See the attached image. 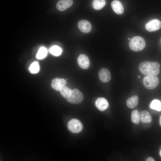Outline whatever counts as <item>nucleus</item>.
<instances>
[{"label": "nucleus", "instance_id": "nucleus-1", "mask_svg": "<svg viewBox=\"0 0 161 161\" xmlns=\"http://www.w3.org/2000/svg\"><path fill=\"white\" fill-rule=\"evenodd\" d=\"M160 64L157 62L145 61L140 63L139 66L140 72L146 76H156L160 72Z\"/></svg>", "mask_w": 161, "mask_h": 161}, {"label": "nucleus", "instance_id": "nucleus-2", "mask_svg": "<svg viewBox=\"0 0 161 161\" xmlns=\"http://www.w3.org/2000/svg\"><path fill=\"white\" fill-rule=\"evenodd\" d=\"M146 43L144 39L140 36L132 38L129 43L130 48L135 52H138L143 49L145 47Z\"/></svg>", "mask_w": 161, "mask_h": 161}, {"label": "nucleus", "instance_id": "nucleus-3", "mask_svg": "<svg viewBox=\"0 0 161 161\" xmlns=\"http://www.w3.org/2000/svg\"><path fill=\"white\" fill-rule=\"evenodd\" d=\"M143 82L145 88L149 89H153L158 86L159 79L156 76L148 75L144 78Z\"/></svg>", "mask_w": 161, "mask_h": 161}, {"label": "nucleus", "instance_id": "nucleus-4", "mask_svg": "<svg viewBox=\"0 0 161 161\" xmlns=\"http://www.w3.org/2000/svg\"><path fill=\"white\" fill-rule=\"evenodd\" d=\"M66 99L70 103L78 104L80 103L83 101V96L79 90L75 89L72 90L71 94Z\"/></svg>", "mask_w": 161, "mask_h": 161}, {"label": "nucleus", "instance_id": "nucleus-5", "mask_svg": "<svg viewBox=\"0 0 161 161\" xmlns=\"http://www.w3.org/2000/svg\"><path fill=\"white\" fill-rule=\"evenodd\" d=\"M67 127L69 130L74 133H78L81 132L83 129L81 122L78 120L73 119L68 122Z\"/></svg>", "mask_w": 161, "mask_h": 161}, {"label": "nucleus", "instance_id": "nucleus-6", "mask_svg": "<svg viewBox=\"0 0 161 161\" xmlns=\"http://www.w3.org/2000/svg\"><path fill=\"white\" fill-rule=\"evenodd\" d=\"M161 27V22L156 19L149 21L145 25V28L147 30L152 32L157 30Z\"/></svg>", "mask_w": 161, "mask_h": 161}, {"label": "nucleus", "instance_id": "nucleus-7", "mask_svg": "<svg viewBox=\"0 0 161 161\" xmlns=\"http://www.w3.org/2000/svg\"><path fill=\"white\" fill-rule=\"evenodd\" d=\"M67 83L66 80L63 78H55L53 79L51 83V87L54 89L60 91L61 88Z\"/></svg>", "mask_w": 161, "mask_h": 161}, {"label": "nucleus", "instance_id": "nucleus-8", "mask_svg": "<svg viewBox=\"0 0 161 161\" xmlns=\"http://www.w3.org/2000/svg\"><path fill=\"white\" fill-rule=\"evenodd\" d=\"M78 26L79 30L84 33L89 32L92 29L91 23L88 21L85 20L80 21L78 23Z\"/></svg>", "mask_w": 161, "mask_h": 161}, {"label": "nucleus", "instance_id": "nucleus-9", "mask_svg": "<svg viewBox=\"0 0 161 161\" xmlns=\"http://www.w3.org/2000/svg\"><path fill=\"white\" fill-rule=\"evenodd\" d=\"M78 63L80 67L86 69L89 66V61L88 56L84 54H81L77 58Z\"/></svg>", "mask_w": 161, "mask_h": 161}, {"label": "nucleus", "instance_id": "nucleus-10", "mask_svg": "<svg viewBox=\"0 0 161 161\" xmlns=\"http://www.w3.org/2000/svg\"><path fill=\"white\" fill-rule=\"evenodd\" d=\"M73 4V0H59L56 4V7L59 11H64L71 7Z\"/></svg>", "mask_w": 161, "mask_h": 161}, {"label": "nucleus", "instance_id": "nucleus-11", "mask_svg": "<svg viewBox=\"0 0 161 161\" xmlns=\"http://www.w3.org/2000/svg\"><path fill=\"white\" fill-rule=\"evenodd\" d=\"M99 77L100 80L102 82H109L111 79V74L109 71L106 68H102L99 72Z\"/></svg>", "mask_w": 161, "mask_h": 161}, {"label": "nucleus", "instance_id": "nucleus-12", "mask_svg": "<svg viewBox=\"0 0 161 161\" xmlns=\"http://www.w3.org/2000/svg\"><path fill=\"white\" fill-rule=\"evenodd\" d=\"M95 105L99 110L101 111H103L108 108L109 103L105 98L103 97H99L95 101Z\"/></svg>", "mask_w": 161, "mask_h": 161}, {"label": "nucleus", "instance_id": "nucleus-13", "mask_svg": "<svg viewBox=\"0 0 161 161\" xmlns=\"http://www.w3.org/2000/svg\"><path fill=\"white\" fill-rule=\"evenodd\" d=\"M111 5L113 10L116 13L121 14L123 13L124 8L120 1L117 0L113 1Z\"/></svg>", "mask_w": 161, "mask_h": 161}, {"label": "nucleus", "instance_id": "nucleus-14", "mask_svg": "<svg viewBox=\"0 0 161 161\" xmlns=\"http://www.w3.org/2000/svg\"><path fill=\"white\" fill-rule=\"evenodd\" d=\"M139 98L137 96L134 95L129 98L126 101V105L128 107L133 109L138 105Z\"/></svg>", "mask_w": 161, "mask_h": 161}, {"label": "nucleus", "instance_id": "nucleus-15", "mask_svg": "<svg viewBox=\"0 0 161 161\" xmlns=\"http://www.w3.org/2000/svg\"><path fill=\"white\" fill-rule=\"evenodd\" d=\"M140 120L145 123L150 122L152 120L151 115L149 112L146 110L142 111L140 113Z\"/></svg>", "mask_w": 161, "mask_h": 161}, {"label": "nucleus", "instance_id": "nucleus-16", "mask_svg": "<svg viewBox=\"0 0 161 161\" xmlns=\"http://www.w3.org/2000/svg\"><path fill=\"white\" fill-rule=\"evenodd\" d=\"M106 4L105 0H93L92 2V6L96 10H99L103 7Z\"/></svg>", "mask_w": 161, "mask_h": 161}, {"label": "nucleus", "instance_id": "nucleus-17", "mask_svg": "<svg viewBox=\"0 0 161 161\" xmlns=\"http://www.w3.org/2000/svg\"><path fill=\"white\" fill-rule=\"evenodd\" d=\"M29 71L32 74L38 73L40 70V66L39 63L37 61L32 62L29 67Z\"/></svg>", "mask_w": 161, "mask_h": 161}, {"label": "nucleus", "instance_id": "nucleus-18", "mask_svg": "<svg viewBox=\"0 0 161 161\" xmlns=\"http://www.w3.org/2000/svg\"><path fill=\"white\" fill-rule=\"evenodd\" d=\"M131 118L132 122L135 124H138L140 122V113L137 110H133L131 113Z\"/></svg>", "mask_w": 161, "mask_h": 161}, {"label": "nucleus", "instance_id": "nucleus-19", "mask_svg": "<svg viewBox=\"0 0 161 161\" xmlns=\"http://www.w3.org/2000/svg\"><path fill=\"white\" fill-rule=\"evenodd\" d=\"M72 91V90L70 89L64 85L61 88L60 92L62 96L66 98L70 95Z\"/></svg>", "mask_w": 161, "mask_h": 161}, {"label": "nucleus", "instance_id": "nucleus-20", "mask_svg": "<svg viewBox=\"0 0 161 161\" xmlns=\"http://www.w3.org/2000/svg\"><path fill=\"white\" fill-rule=\"evenodd\" d=\"M47 53V50L44 47H41L37 53L36 57L38 59H42L45 58Z\"/></svg>", "mask_w": 161, "mask_h": 161}, {"label": "nucleus", "instance_id": "nucleus-21", "mask_svg": "<svg viewBox=\"0 0 161 161\" xmlns=\"http://www.w3.org/2000/svg\"><path fill=\"white\" fill-rule=\"evenodd\" d=\"M150 106L152 109L160 111L161 110V102L159 100L154 99L151 102Z\"/></svg>", "mask_w": 161, "mask_h": 161}, {"label": "nucleus", "instance_id": "nucleus-22", "mask_svg": "<svg viewBox=\"0 0 161 161\" xmlns=\"http://www.w3.org/2000/svg\"><path fill=\"white\" fill-rule=\"evenodd\" d=\"M50 52L54 55L58 56L60 55L62 52L61 48L58 46H53L49 49Z\"/></svg>", "mask_w": 161, "mask_h": 161}, {"label": "nucleus", "instance_id": "nucleus-23", "mask_svg": "<svg viewBox=\"0 0 161 161\" xmlns=\"http://www.w3.org/2000/svg\"><path fill=\"white\" fill-rule=\"evenodd\" d=\"M146 161H155V160L152 157H149L146 159Z\"/></svg>", "mask_w": 161, "mask_h": 161}, {"label": "nucleus", "instance_id": "nucleus-24", "mask_svg": "<svg viewBox=\"0 0 161 161\" xmlns=\"http://www.w3.org/2000/svg\"><path fill=\"white\" fill-rule=\"evenodd\" d=\"M159 123L160 125L161 126V115L160 116V117Z\"/></svg>", "mask_w": 161, "mask_h": 161}, {"label": "nucleus", "instance_id": "nucleus-25", "mask_svg": "<svg viewBox=\"0 0 161 161\" xmlns=\"http://www.w3.org/2000/svg\"><path fill=\"white\" fill-rule=\"evenodd\" d=\"M160 157H161V150H160Z\"/></svg>", "mask_w": 161, "mask_h": 161}, {"label": "nucleus", "instance_id": "nucleus-26", "mask_svg": "<svg viewBox=\"0 0 161 161\" xmlns=\"http://www.w3.org/2000/svg\"><path fill=\"white\" fill-rule=\"evenodd\" d=\"M138 78H140V75L138 76Z\"/></svg>", "mask_w": 161, "mask_h": 161}, {"label": "nucleus", "instance_id": "nucleus-27", "mask_svg": "<svg viewBox=\"0 0 161 161\" xmlns=\"http://www.w3.org/2000/svg\"><path fill=\"white\" fill-rule=\"evenodd\" d=\"M128 40H130V38H128Z\"/></svg>", "mask_w": 161, "mask_h": 161}, {"label": "nucleus", "instance_id": "nucleus-28", "mask_svg": "<svg viewBox=\"0 0 161 161\" xmlns=\"http://www.w3.org/2000/svg\"></svg>", "mask_w": 161, "mask_h": 161}]
</instances>
